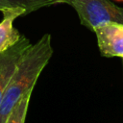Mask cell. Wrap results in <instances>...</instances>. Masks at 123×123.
I'll list each match as a JSON object with an SVG mask.
<instances>
[{
    "label": "cell",
    "mask_w": 123,
    "mask_h": 123,
    "mask_svg": "<svg viewBox=\"0 0 123 123\" xmlns=\"http://www.w3.org/2000/svg\"><path fill=\"white\" fill-rule=\"evenodd\" d=\"M103 57L123 58V24L107 21L97 25L93 31Z\"/></svg>",
    "instance_id": "obj_3"
},
{
    "label": "cell",
    "mask_w": 123,
    "mask_h": 123,
    "mask_svg": "<svg viewBox=\"0 0 123 123\" xmlns=\"http://www.w3.org/2000/svg\"><path fill=\"white\" fill-rule=\"evenodd\" d=\"M115 1H120V2H123V0H115Z\"/></svg>",
    "instance_id": "obj_8"
},
{
    "label": "cell",
    "mask_w": 123,
    "mask_h": 123,
    "mask_svg": "<svg viewBox=\"0 0 123 123\" xmlns=\"http://www.w3.org/2000/svg\"><path fill=\"white\" fill-rule=\"evenodd\" d=\"M32 91L33 90L28 91L22 97V99L14 106V108L12 110L11 113L8 115L5 123H25Z\"/></svg>",
    "instance_id": "obj_7"
},
{
    "label": "cell",
    "mask_w": 123,
    "mask_h": 123,
    "mask_svg": "<svg viewBox=\"0 0 123 123\" xmlns=\"http://www.w3.org/2000/svg\"><path fill=\"white\" fill-rule=\"evenodd\" d=\"M55 4H62V0H0V12L6 9L21 8L25 11L26 15L43 7Z\"/></svg>",
    "instance_id": "obj_6"
},
{
    "label": "cell",
    "mask_w": 123,
    "mask_h": 123,
    "mask_svg": "<svg viewBox=\"0 0 123 123\" xmlns=\"http://www.w3.org/2000/svg\"><path fill=\"white\" fill-rule=\"evenodd\" d=\"M77 12L83 26L93 31L100 23L112 21L123 24V8L111 0H62Z\"/></svg>",
    "instance_id": "obj_2"
},
{
    "label": "cell",
    "mask_w": 123,
    "mask_h": 123,
    "mask_svg": "<svg viewBox=\"0 0 123 123\" xmlns=\"http://www.w3.org/2000/svg\"><path fill=\"white\" fill-rule=\"evenodd\" d=\"M53 55L51 35H43L28 49L17 64V67L4 92L0 103V123H5L14 106L35 85Z\"/></svg>",
    "instance_id": "obj_1"
},
{
    "label": "cell",
    "mask_w": 123,
    "mask_h": 123,
    "mask_svg": "<svg viewBox=\"0 0 123 123\" xmlns=\"http://www.w3.org/2000/svg\"><path fill=\"white\" fill-rule=\"evenodd\" d=\"M31 46L30 40L22 36L13 46L0 52V103L18 62Z\"/></svg>",
    "instance_id": "obj_4"
},
{
    "label": "cell",
    "mask_w": 123,
    "mask_h": 123,
    "mask_svg": "<svg viewBox=\"0 0 123 123\" xmlns=\"http://www.w3.org/2000/svg\"><path fill=\"white\" fill-rule=\"evenodd\" d=\"M122 61H123V58H122Z\"/></svg>",
    "instance_id": "obj_9"
},
{
    "label": "cell",
    "mask_w": 123,
    "mask_h": 123,
    "mask_svg": "<svg viewBox=\"0 0 123 123\" xmlns=\"http://www.w3.org/2000/svg\"><path fill=\"white\" fill-rule=\"evenodd\" d=\"M3 18L0 22V52L13 46L21 38L22 35L13 27V21L25 15V11L21 8L6 9L2 11Z\"/></svg>",
    "instance_id": "obj_5"
}]
</instances>
